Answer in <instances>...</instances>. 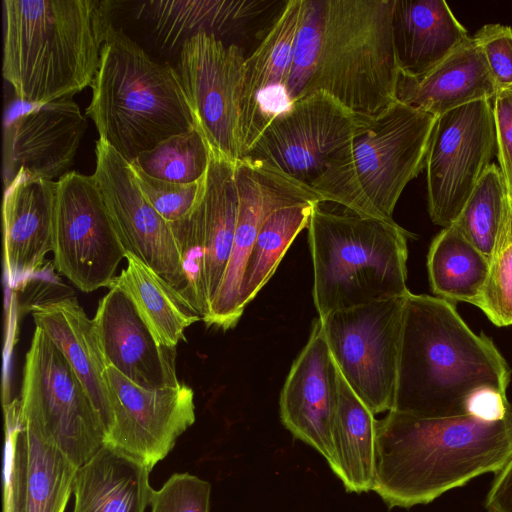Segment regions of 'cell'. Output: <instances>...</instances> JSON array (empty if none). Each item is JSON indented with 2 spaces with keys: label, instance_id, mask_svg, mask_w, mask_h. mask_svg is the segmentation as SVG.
Segmentation results:
<instances>
[{
  "label": "cell",
  "instance_id": "obj_16",
  "mask_svg": "<svg viewBox=\"0 0 512 512\" xmlns=\"http://www.w3.org/2000/svg\"><path fill=\"white\" fill-rule=\"evenodd\" d=\"M95 152L93 176L125 252L155 271L181 299L182 258L171 223L146 199L128 161L100 138Z\"/></svg>",
  "mask_w": 512,
  "mask_h": 512
},
{
  "label": "cell",
  "instance_id": "obj_2",
  "mask_svg": "<svg viewBox=\"0 0 512 512\" xmlns=\"http://www.w3.org/2000/svg\"><path fill=\"white\" fill-rule=\"evenodd\" d=\"M511 369L492 339L474 333L453 303L408 293L391 411L422 418L467 414L476 392L506 394Z\"/></svg>",
  "mask_w": 512,
  "mask_h": 512
},
{
  "label": "cell",
  "instance_id": "obj_12",
  "mask_svg": "<svg viewBox=\"0 0 512 512\" xmlns=\"http://www.w3.org/2000/svg\"><path fill=\"white\" fill-rule=\"evenodd\" d=\"M53 262L83 292L107 287L126 252L93 175L68 172L57 181Z\"/></svg>",
  "mask_w": 512,
  "mask_h": 512
},
{
  "label": "cell",
  "instance_id": "obj_9",
  "mask_svg": "<svg viewBox=\"0 0 512 512\" xmlns=\"http://www.w3.org/2000/svg\"><path fill=\"white\" fill-rule=\"evenodd\" d=\"M406 296L318 317L341 376L374 415L394 406Z\"/></svg>",
  "mask_w": 512,
  "mask_h": 512
},
{
  "label": "cell",
  "instance_id": "obj_28",
  "mask_svg": "<svg viewBox=\"0 0 512 512\" xmlns=\"http://www.w3.org/2000/svg\"><path fill=\"white\" fill-rule=\"evenodd\" d=\"M152 470L131 456L104 444L78 467L73 512H145L153 492Z\"/></svg>",
  "mask_w": 512,
  "mask_h": 512
},
{
  "label": "cell",
  "instance_id": "obj_19",
  "mask_svg": "<svg viewBox=\"0 0 512 512\" xmlns=\"http://www.w3.org/2000/svg\"><path fill=\"white\" fill-rule=\"evenodd\" d=\"M86 129L72 97L35 106L4 130L5 188L17 177L53 181L68 173Z\"/></svg>",
  "mask_w": 512,
  "mask_h": 512
},
{
  "label": "cell",
  "instance_id": "obj_27",
  "mask_svg": "<svg viewBox=\"0 0 512 512\" xmlns=\"http://www.w3.org/2000/svg\"><path fill=\"white\" fill-rule=\"evenodd\" d=\"M392 29L400 73L420 76L468 37L444 0H394Z\"/></svg>",
  "mask_w": 512,
  "mask_h": 512
},
{
  "label": "cell",
  "instance_id": "obj_21",
  "mask_svg": "<svg viewBox=\"0 0 512 512\" xmlns=\"http://www.w3.org/2000/svg\"><path fill=\"white\" fill-rule=\"evenodd\" d=\"M302 0L285 1L257 48L246 59L241 103L243 157L264 128L292 103L286 92Z\"/></svg>",
  "mask_w": 512,
  "mask_h": 512
},
{
  "label": "cell",
  "instance_id": "obj_30",
  "mask_svg": "<svg viewBox=\"0 0 512 512\" xmlns=\"http://www.w3.org/2000/svg\"><path fill=\"white\" fill-rule=\"evenodd\" d=\"M125 259L126 267L111 285L119 287L130 298L155 341L175 350L184 338L185 330L202 319L186 307L168 283L139 258L126 253Z\"/></svg>",
  "mask_w": 512,
  "mask_h": 512
},
{
  "label": "cell",
  "instance_id": "obj_5",
  "mask_svg": "<svg viewBox=\"0 0 512 512\" xmlns=\"http://www.w3.org/2000/svg\"><path fill=\"white\" fill-rule=\"evenodd\" d=\"M321 204L307 227L318 317L406 296L410 233L394 220L336 213Z\"/></svg>",
  "mask_w": 512,
  "mask_h": 512
},
{
  "label": "cell",
  "instance_id": "obj_22",
  "mask_svg": "<svg viewBox=\"0 0 512 512\" xmlns=\"http://www.w3.org/2000/svg\"><path fill=\"white\" fill-rule=\"evenodd\" d=\"M93 322L106 365L144 388L180 385L175 350L155 341L134 304L119 287L111 285L100 299Z\"/></svg>",
  "mask_w": 512,
  "mask_h": 512
},
{
  "label": "cell",
  "instance_id": "obj_41",
  "mask_svg": "<svg viewBox=\"0 0 512 512\" xmlns=\"http://www.w3.org/2000/svg\"><path fill=\"white\" fill-rule=\"evenodd\" d=\"M506 394L495 390L476 392L467 403V414L485 421H498L505 417L510 407Z\"/></svg>",
  "mask_w": 512,
  "mask_h": 512
},
{
  "label": "cell",
  "instance_id": "obj_13",
  "mask_svg": "<svg viewBox=\"0 0 512 512\" xmlns=\"http://www.w3.org/2000/svg\"><path fill=\"white\" fill-rule=\"evenodd\" d=\"M237 213L235 164L211 155L201 199L186 218L171 223L182 258V297L195 308L211 306L221 285Z\"/></svg>",
  "mask_w": 512,
  "mask_h": 512
},
{
  "label": "cell",
  "instance_id": "obj_34",
  "mask_svg": "<svg viewBox=\"0 0 512 512\" xmlns=\"http://www.w3.org/2000/svg\"><path fill=\"white\" fill-rule=\"evenodd\" d=\"M210 157L207 144L194 128L162 141L130 164L153 178L190 184L205 177Z\"/></svg>",
  "mask_w": 512,
  "mask_h": 512
},
{
  "label": "cell",
  "instance_id": "obj_23",
  "mask_svg": "<svg viewBox=\"0 0 512 512\" xmlns=\"http://www.w3.org/2000/svg\"><path fill=\"white\" fill-rule=\"evenodd\" d=\"M57 181L17 177L3 201V248L7 280L16 286L39 272L53 248Z\"/></svg>",
  "mask_w": 512,
  "mask_h": 512
},
{
  "label": "cell",
  "instance_id": "obj_11",
  "mask_svg": "<svg viewBox=\"0 0 512 512\" xmlns=\"http://www.w3.org/2000/svg\"><path fill=\"white\" fill-rule=\"evenodd\" d=\"M496 153L491 100L437 117L425 160L428 212L434 224L445 228L457 220Z\"/></svg>",
  "mask_w": 512,
  "mask_h": 512
},
{
  "label": "cell",
  "instance_id": "obj_40",
  "mask_svg": "<svg viewBox=\"0 0 512 512\" xmlns=\"http://www.w3.org/2000/svg\"><path fill=\"white\" fill-rule=\"evenodd\" d=\"M491 103L496 131V154L508 198L512 200V90L498 91Z\"/></svg>",
  "mask_w": 512,
  "mask_h": 512
},
{
  "label": "cell",
  "instance_id": "obj_39",
  "mask_svg": "<svg viewBox=\"0 0 512 512\" xmlns=\"http://www.w3.org/2000/svg\"><path fill=\"white\" fill-rule=\"evenodd\" d=\"M473 37L484 53L498 91L512 90V27L486 24Z\"/></svg>",
  "mask_w": 512,
  "mask_h": 512
},
{
  "label": "cell",
  "instance_id": "obj_24",
  "mask_svg": "<svg viewBox=\"0 0 512 512\" xmlns=\"http://www.w3.org/2000/svg\"><path fill=\"white\" fill-rule=\"evenodd\" d=\"M268 0H150L139 4L142 20L163 51L180 52L192 37L225 38L244 33L249 24L277 5Z\"/></svg>",
  "mask_w": 512,
  "mask_h": 512
},
{
  "label": "cell",
  "instance_id": "obj_8",
  "mask_svg": "<svg viewBox=\"0 0 512 512\" xmlns=\"http://www.w3.org/2000/svg\"><path fill=\"white\" fill-rule=\"evenodd\" d=\"M19 417L80 467L105 443L101 417L68 361L39 327L25 356Z\"/></svg>",
  "mask_w": 512,
  "mask_h": 512
},
{
  "label": "cell",
  "instance_id": "obj_7",
  "mask_svg": "<svg viewBox=\"0 0 512 512\" xmlns=\"http://www.w3.org/2000/svg\"><path fill=\"white\" fill-rule=\"evenodd\" d=\"M393 6L394 0H324L320 55L305 95L322 91L364 118L397 102Z\"/></svg>",
  "mask_w": 512,
  "mask_h": 512
},
{
  "label": "cell",
  "instance_id": "obj_17",
  "mask_svg": "<svg viewBox=\"0 0 512 512\" xmlns=\"http://www.w3.org/2000/svg\"><path fill=\"white\" fill-rule=\"evenodd\" d=\"M235 182L238 213L233 246L221 285L204 321L208 326L223 330L234 327L244 312L240 306L242 275L264 220L282 207L304 202L323 203L309 184L248 156L235 163Z\"/></svg>",
  "mask_w": 512,
  "mask_h": 512
},
{
  "label": "cell",
  "instance_id": "obj_3",
  "mask_svg": "<svg viewBox=\"0 0 512 512\" xmlns=\"http://www.w3.org/2000/svg\"><path fill=\"white\" fill-rule=\"evenodd\" d=\"M3 77L35 106L90 86L112 25L110 1L4 0Z\"/></svg>",
  "mask_w": 512,
  "mask_h": 512
},
{
  "label": "cell",
  "instance_id": "obj_15",
  "mask_svg": "<svg viewBox=\"0 0 512 512\" xmlns=\"http://www.w3.org/2000/svg\"><path fill=\"white\" fill-rule=\"evenodd\" d=\"M110 421L105 443L149 469L163 460L195 422L194 392L185 383L148 389L111 365L105 368Z\"/></svg>",
  "mask_w": 512,
  "mask_h": 512
},
{
  "label": "cell",
  "instance_id": "obj_14",
  "mask_svg": "<svg viewBox=\"0 0 512 512\" xmlns=\"http://www.w3.org/2000/svg\"><path fill=\"white\" fill-rule=\"evenodd\" d=\"M368 119L352 113L330 95L315 91L295 100L275 117L245 156L310 185L328 159Z\"/></svg>",
  "mask_w": 512,
  "mask_h": 512
},
{
  "label": "cell",
  "instance_id": "obj_1",
  "mask_svg": "<svg viewBox=\"0 0 512 512\" xmlns=\"http://www.w3.org/2000/svg\"><path fill=\"white\" fill-rule=\"evenodd\" d=\"M512 457V404L505 417L422 418L389 411L377 420L373 491L388 508L433 502Z\"/></svg>",
  "mask_w": 512,
  "mask_h": 512
},
{
  "label": "cell",
  "instance_id": "obj_6",
  "mask_svg": "<svg viewBox=\"0 0 512 512\" xmlns=\"http://www.w3.org/2000/svg\"><path fill=\"white\" fill-rule=\"evenodd\" d=\"M437 117L400 101L369 118L327 161L310 186L323 202L393 220L407 184L425 168Z\"/></svg>",
  "mask_w": 512,
  "mask_h": 512
},
{
  "label": "cell",
  "instance_id": "obj_33",
  "mask_svg": "<svg viewBox=\"0 0 512 512\" xmlns=\"http://www.w3.org/2000/svg\"><path fill=\"white\" fill-rule=\"evenodd\" d=\"M508 207L500 167L494 163L477 182L455 223L466 238L491 259Z\"/></svg>",
  "mask_w": 512,
  "mask_h": 512
},
{
  "label": "cell",
  "instance_id": "obj_31",
  "mask_svg": "<svg viewBox=\"0 0 512 512\" xmlns=\"http://www.w3.org/2000/svg\"><path fill=\"white\" fill-rule=\"evenodd\" d=\"M431 289L449 302L478 306L490 270V259L476 248L454 222L432 240L427 255Z\"/></svg>",
  "mask_w": 512,
  "mask_h": 512
},
{
  "label": "cell",
  "instance_id": "obj_35",
  "mask_svg": "<svg viewBox=\"0 0 512 512\" xmlns=\"http://www.w3.org/2000/svg\"><path fill=\"white\" fill-rule=\"evenodd\" d=\"M477 307L494 325H512V200L509 198L490 259L488 279Z\"/></svg>",
  "mask_w": 512,
  "mask_h": 512
},
{
  "label": "cell",
  "instance_id": "obj_32",
  "mask_svg": "<svg viewBox=\"0 0 512 512\" xmlns=\"http://www.w3.org/2000/svg\"><path fill=\"white\" fill-rule=\"evenodd\" d=\"M315 202H304L273 211L262 223L247 258L241 285L244 310L270 280L296 236L308 227Z\"/></svg>",
  "mask_w": 512,
  "mask_h": 512
},
{
  "label": "cell",
  "instance_id": "obj_42",
  "mask_svg": "<svg viewBox=\"0 0 512 512\" xmlns=\"http://www.w3.org/2000/svg\"><path fill=\"white\" fill-rule=\"evenodd\" d=\"M487 512H512V457L495 475L485 500Z\"/></svg>",
  "mask_w": 512,
  "mask_h": 512
},
{
  "label": "cell",
  "instance_id": "obj_25",
  "mask_svg": "<svg viewBox=\"0 0 512 512\" xmlns=\"http://www.w3.org/2000/svg\"><path fill=\"white\" fill-rule=\"evenodd\" d=\"M498 89L484 53L469 36L443 61L420 76L399 73L397 101L436 117L460 106L492 100Z\"/></svg>",
  "mask_w": 512,
  "mask_h": 512
},
{
  "label": "cell",
  "instance_id": "obj_18",
  "mask_svg": "<svg viewBox=\"0 0 512 512\" xmlns=\"http://www.w3.org/2000/svg\"><path fill=\"white\" fill-rule=\"evenodd\" d=\"M3 512H65L78 467L4 404Z\"/></svg>",
  "mask_w": 512,
  "mask_h": 512
},
{
  "label": "cell",
  "instance_id": "obj_38",
  "mask_svg": "<svg viewBox=\"0 0 512 512\" xmlns=\"http://www.w3.org/2000/svg\"><path fill=\"white\" fill-rule=\"evenodd\" d=\"M211 485L188 472L174 473L154 490L150 512H209Z\"/></svg>",
  "mask_w": 512,
  "mask_h": 512
},
{
  "label": "cell",
  "instance_id": "obj_36",
  "mask_svg": "<svg viewBox=\"0 0 512 512\" xmlns=\"http://www.w3.org/2000/svg\"><path fill=\"white\" fill-rule=\"evenodd\" d=\"M324 0H302L299 24L286 81L291 103L303 97L317 69L323 30Z\"/></svg>",
  "mask_w": 512,
  "mask_h": 512
},
{
  "label": "cell",
  "instance_id": "obj_4",
  "mask_svg": "<svg viewBox=\"0 0 512 512\" xmlns=\"http://www.w3.org/2000/svg\"><path fill=\"white\" fill-rule=\"evenodd\" d=\"M90 86L86 114L99 138L129 163L162 141L196 128L174 67L153 60L113 24Z\"/></svg>",
  "mask_w": 512,
  "mask_h": 512
},
{
  "label": "cell",
  "instance_id": "obj_37",
  "mask_svg": "<svg viewBox=\"0 0 512 512\" xmlns=\"http://www.w3.org/2000/svg\"><path fill=\"white\" fill-rule=\"evenodd\" d=\"M133 169L146 199L170 223L186 218L202 197L205 177L194 183L179 184L153 178L135 167Z\"/></svg>",
  "mask_w": 512,
  "mask_h": 512
},
{
  "label": "cell",
  "instance_id": "obj_20",
  "mask_svg": "<svg viewBox=\"0 0 512 512\" xmlns=\"http://www.w3.org/2000/svg\"><path fill=\"white\" fill-rule=\"evenodd\" d=\"M339 370L327 345L321 320L312 323L306 345L293 362L280 394V418L296 438L323 456H333V426Z\"/></svg>",
  "mask_w": 512,
  "mask_h": 512
},
{
  "label": "cell",
  "instance_id": "obj_29",
  "mask_svg": "<svg viewBox=\"0 0 512 512\" xmlns=\"http://www.w3.org/2000/svg\"><path fill=\"white\" fill-rule=\"evenodd\" d=\"M374 416L339 372L333 456L328 465L347 492L363 493L374 488L377 425Z\"/></svg>",
  "mask_w": 512,
  "mask_h": 512
},
{
  "label": "cell",
  "instance_id": "obj_26",
  "mask_svg": "<svg viewBox=\"0 0 512 512\" xmlns=\"http://www.w3.org/2000/svg\"><path fill=\"white\" fill-rule=\"evenodd\" d=\"M36 327L41 328L64 355L99 413L106 431L110 421L105 382L106 363L99 347L93 319L76 297L61 296L30 306Z\"/></svg>",
  "mask_w": 512,
  "mask_h": 512
},
{
  "label": "cell",
  "instance_id": "obj_10",
  "mask_svg": "<svg viewBox=\"0 0 512 512\" xmlns=\"http://www.w3.org/2000/svg\"><path fill=\"white\" fill-rule=\"evenodd\" d=\"M246 59L236 43L199 34L183 45L174 67L210 154L232 164L243 158L240 122Z\"/></svg>",
  "mask_w": 512,
  "mask_h": 512
}]
</instances>
